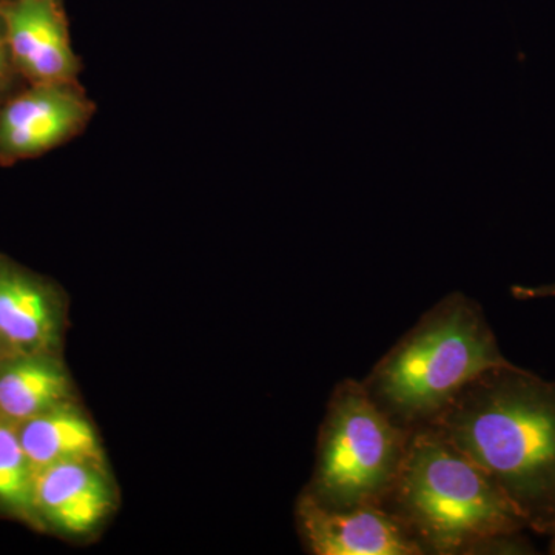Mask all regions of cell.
I'll return each mask as SVG.
<instances>
[{
	"instance_id": "obj_1",
	"label": "cell",
	"mask_w": 555,
	"mask_h": 555,
	"mask_svg": "<svg viewBox=\"0 0 555 555\" xmlns=\"http://www.w3.org/2000/svg\"><path fill=\"white\" fill-rule=\"evenodd\" d=\"M425 426L489 474L528 529L551 534L555 525V382L509 361L467 383Z\"/></svg>"
},
{
	"instance_id": "obj_2",
	"label": "cell",
	"mask_w": 555,
	"mask_h": 555,
	"mask_svg": "<svg viewBox=\"0 0 555 555\" xmlns=\"http://www.w3.org/2000/svg\"><path fill=\"white\" fill-rule=\"evenodd\" d=\"M382 506L425 554L470 555L485 540L528 529L492 477L426 426L412 430Z\"/></svg>"
},
{
	"instance_id": "obj_3",
	"label": "cell",
	"mask_w": 555,
	"mask_h": 555,
	"mask_svg": "<svg viewBox=\"0 0 555 555\" xmlns=\"http://www.w3.org/2000/svg\"><path fill=\"white\" fill-rule=\"evenodd\" d=\"M506 363L481 306L452 292L361 383L398 425L414 430L427 425L467 383Z\"/></svg>"
},
{
	"instance_id": "obj_4",
	"label": "cell",
	"mask_w": 555,
	"mask_h": 555,
	"mask_svg": "<svg viewBox=\"0 0 555 555\" xmlns=\"http://www.w3.org/2000/svg\"><path fill=\"white\" fill-rule=\"evenodd\" d=\"M411 434L375 403L363 383L345 379L328 403L318 440L315 474L306 492L334 509L382 506Z\"/></svg>"
},
{
	"instance_id": "obj_5",
	"label": "cell",
	"mask_w": 555,
	"mask_h": 555,
	"mask_svg": "<svg viewBox=\"0 0 555 555\" xmlns=\"http://www.w3.org/2000/svg\"><path fill=\"white\" fill-rule=\"evenodd\" d=\"M93 113L76 82L33 83L0 108V164L13 166L60 147L86 129Z\"/></svg>"
},
{
	"instance_id": "obj_6",
	"label": "cell",
	"mask_w": 555,
	"mask_h": 555,
	"mask_svg": "<svg viewBox=\"0 0 555 555\" xmlns=\"http://www.w3.org/2000/svg\"><path fill=\"white\" fill-rule=\"evenodd\" d=\"M299 529L317 555H423L404 526L379 505L334 509L305 492L297 506Z\"/></svg>"
},
{
	"instance_id": "obj_7",
	"label": "cell",
	"mask_w": 555,
	"mask_h": 555,
	"mask_svg": "<svg viewBox=\"0 0 555 555\" xmlns=\"http://www.w3.org/2000/svg\"><path fill=\"white\" fill-rule=\"evenodd\" d=\"M5 20L14 67L30 86L76 82L80 64L62 0H7Z\"/></svg>"
},
{
	"instance_id": "obj_8",
	"label": "cell",
	"mask_w": 555,
	"mask_h": 555,
	"mask_svg": "<svg viewBox=\"0 0 555 555\" xmlns=\"http://www.w3.org/2000/svg\"><path fill=\"white\" fill-rule=\"evenodd\" d=\"M113 503L104 463L64 462L35 474L36 513L67 534H89L112 513Z\"/></svg>"
},
{
	"instance_id": "obj_9",
	"label": "cell",
	"mask_w": 555,
	"mask_h": 555,
	"mask_svg": "<svg viewBox=\"0 0 555 555\" xmlns=\"http://www.w3.org/2000/svg\"><path fill=\"white\" fill-rule=\"evenodd\" d=\"M61 301L38 278L0 261V337L20 353H49L60 343Z\"/></svg>"
},
{
	"instance_id": "obj_10",
	"label": "cell",
	"mask_w": 555,
	"mask_h": 555,
	"mask_svg": "<svg viewBox=\"0 0 555 555\" xmlns=\"http://www.w3.org/2000/svg\"><path fill=\"white\" fill-rule=\"evenodd\" d=\"M67 372L49 353H20L0 367V416L20 426L72 401Z\"/></svg>"
},
{
	"instance_id": "obj_11",
	"label": "cell",
	"mask_w": 555,
	"mask_h": 555,
	"mask_svg": "<svg viewBox=\"0 0 555 555\" xmlns=\"http://www.w3.org/2000/svg\"><path fill=\"white\" fill-rule=\"evenodd\" d=\"M17 433L35 474L64 462L104 463L96 430L72 403L21 423Z\"/></svg>"
},
{
	"instance_id": "obj_12",
	"label": "cell",
	"mask_w": 555,
	"mask_h": 555,
	"mask_svg": "<svg viewBox=\"0 0 555 555\" xmlns=\"http://www.w3.org/2000/svg\"><path fill=\"white\" fill-rule=\"evenodd\" d=\"M0 505L31 516L35 509V470L22 448L17 426L0 416Z\"/></svg>"
},
{
	"instance_id": "obj_13",
	"label": "cell",
	"mask_w": 555,
	"mask_h": 555,
	"mask_svg": "<svg viewBox=\"0 0 555 555\" xmlns=\"http://www.w3.org/2000/svg\"><path fill=\"white\" fill-rule=\"evenodd\" d=\"M5 3L7 0H0V94L10 83L11 72L16 69L11 57L9 31H7Z\"/></svg>"
},
{
	"instance_id": "obj_14",
	"label": "cell",
	"mask_w": 555,
	"mask_h": 555,
	"mask_svg": "<svg viewBox=\"0 0 555 555\" xmlns=\"http://www.w3.org/2000/svg\"><path fill=\"white\" fill-rule=\"evenodd\" d=\"M511 292L517 299L555 298V283L537 287L514 286Z\"/></svg>"
},
{
	"instance_id": "obj_15",
	"label": "cell",
	"mask_w": 555,
	"mask_h": 555,
	"mask_svg": "<svg viewBox=\"0 0 555 555\" xmlns=\"http://www.w3.org/2000/svg\"><path fill=\"white\" fill-rule=\"evenodd\" d=\"M547 537H551L550 553L555 555V525L553 531H551V534Z\"/></svg>"
},
{
	"instance_id": "obj_16",
	"label": "cell",
	"mask_w": 555,
	"mask_h": 555,
	"mask_svg": "<svg viewBox=\"0 0 555 555\" xmlns=\"http://www.w3.org/2000/svg\"><path fill=\"white\" fill-rule=\"evenodd\" d=\"M3 346H7V343L0 337V356H2Z\"/></svg>"
}]
</instances>
